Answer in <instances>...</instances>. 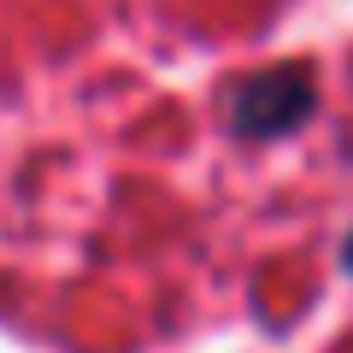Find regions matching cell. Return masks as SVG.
<instances>
[{
	"label": "cell",
	"mask_w": 353,
	"mask_h": 353,
	"mask_svg": "<svg viewBox=\"0 0 353 353\" xmlns=\"http://www.w3.org/2000/svg\"><path fill=\"white\" fill-rule=\"evenodd\" d=\"M341 259H347V271H353V236H347V248H341Z\"/></svg>",
	"instance_id": "7a4b0ae2"
},
{
	"label": "cell",
	"mask_w": 353,
	"mask_h": 353,
	"mask_svg": "<svg viewBox=\"0 0 353 353\" xmlns=\"http://www.w3.org/2000/svg\"><path fill=\"white\" fill-rule=\"evenodd\" d=\"M312 101H318V83L306 65H271V71H253L230 94V124H236V136L271 141V136H289L294 124H306Z\"/></svg>",
	"instance_id": "6da1fadb"
}]
</instances>
